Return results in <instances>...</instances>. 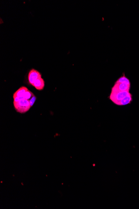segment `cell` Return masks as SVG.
<instances>
[{
    "label": "cell",
    "instance_id": "cell-3",
    "mask_svg": "<svg viewBox=\"0 0 139 209\" xmlns=\"http://www.w3.org/2000/svg\"><path fill=\"white\" fill-rule=\"evenodd\" d=\"M131 84L125 83H119L116 82L114 86H112L111 91H130Z\"/></svg>",
    "mask_w": 139,
    "mask_h": 209
},
{
    "label": "cell",
    "instance_id": "cell-8",
    "mask_svg": "<svg viewBox=\"0 0 139 209\" xmlns=\"http://www.w3.org/2000/svg\"><path fill=\"white\" fill-rule=\"evenodd\" d=\"M34 96H35V95L33 94L32 93L31 91L28 90L25 93V94L22 96V99H27L30 102Z\"/></svg>",
    "mask_w": 139,
    "mask_h": 209
},
{
    "label": "cell",
    "instance_id": "cell-5",
    "mask_svg": "<svg viewBox=\"0 0 139 209\" xmlns=\"http://www.w3.org/2000/svg\"><path fill=\"white\" fill-rule=\"evenodd\" d=\"M28 90V89L26 87L22 86L14 93L13 98L14 99L16 98L19 99H22V96L25 94V93Z\"/></svg>",
    "mask_w": 139,
    "mask_h": 209
},
{
    "label": "cell",
    "instance_id": "cell-7",
    "mask_svg": "<svg viewBox=\"0 0 139 209\" xmlns=\"http://www.w3.org/2000/svg\"><path fill=\"white\" fill-rule=\"evenodd\" d=\"M116 82H119V83H125L127 84H131L129 79L127 77H125L124 74L121 77H119V79L116 81Z\"/></svg>",
    "mask_w": 139,
    "mask_h": 209
},
{
    "label": "cell",
    "instance_id": "cell-6",
    "mask_svg": "<svg viewBox=\"0 0 139 209\" xmlns=\"http://www.w3.org/2000/svg\"><path fill=\"white\" fill-rule=\"evenodd\" d=\"M38 90H43L45 86V82L43 79L42 78H39L36 80L34 83L32 84Z\"/></svg>",
    "mask_w": 139,
    "mask_h": 209
},
{
    "label": "cell",
    "instance_id": "cell-2",
    "mask_svg": "<svg viewBox=\"0 0 139 209\" xmlns=\"http://www.w3.org/2000/svg\"><path fill=\"white\" fill-rule=\"evenodd\" d=\"M14 107L19 113L23 114L29 111L31 106L29 101L24 99L16 98L14 99Z\"/></svg>",
    "mask_w": 139,
    "mask_h": 209
},
{
    "label": "cell",
    "instance_id": "cell-4",
    "mask_svg": "<svg viewBox=\"0 0 139 209\" xmlns=\"http://www.w3.org/2000/svg\"><path fill=\"white\" fill-rule=\"evenodd\" d=\"M41 78V75L38 71L32 69L28 74V79L30 84L32 85L34 82L39 78Z\"/></svg>",
    "mask_w": 139,
    "mask_h": 209
},
{
    "label": "cell",
    "instance_id": "cell-1",
    "mask_svg": "<svg viewBox=\"0 0 139 209\" xmlns=\"http://www.w3.org/2000/svg\"><path fill=\"white\" fill-rule=\"evenodd\" d=\"M109 98L114 104L118 106L128 104L132 101V94L127 91H111Z\"/></svg>",
    "mask_w": 139,
    "mask_h": 209
}]
</instances>
